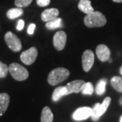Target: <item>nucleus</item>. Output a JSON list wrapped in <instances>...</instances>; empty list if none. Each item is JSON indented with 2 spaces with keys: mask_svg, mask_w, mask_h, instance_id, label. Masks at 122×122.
Returning <instances> with one entry per match:
<instances>
[{
  "mask_svg": "<svg viewBox=\"0 0 122 122\" xmlns=\"http://www.w3.org/2000/svg\"><path fill=\"white\" fill-rule=\"evenodd\" d=\"M9 72L12 77L17 81L26 80L29 77V72L23 66L13 62L8 66Z\"/></svg>",
  "mask_w": 122,
  "mask_h": 122,
  "instance_id": "7ed1b4c3",
  "label": "nucleus"
},
{
  "mask_svg": "<svg viewBox=\"0 0 122 122\" xmlns=\"http://www.w3.org/2000/svg\"><path fill=\"white\" fill-rule=\"evenodd\" d=\"M94 62V54L90 50H86L82 55V66L85 72L91 69Z\"/></svg>",
  "mask_w": 122,
  "mask_h": 122,
  "instance_id": "0eeeda50",
  "label": "nucleus"
},
{
  "mask_svg": "<svg viewBox=\"0 0 122 122\" xmlns=\"http://www.w3.org/2000/svg\"><path fill=\"white\" fill-rule=\"evenodd\" d=\"M53 113L48 107H45L41 112V122H53Z\"/></svg>",
  "mask_w": 122,
  "mask_h": 122,
  "instance_id": "dca6fc26",
  "label": "nucleus"
},
{
  "mask_svg": "<svg viewBox=\"0 0 122 122\" xmlns=\"http://www.w3.org/2000/svg\"><path fill=\"white\" fill-rule=\"evenodd\" d=\"M46 26L49 30H54L58 28H61L62 26V20L61 18L57 17L52 20L47 22Z\"/></svg>",
  "mask_w": 122,
  "mask_h": 122,
  "instance_id": "a211bd4d",
  "label": "nucleus"
},
{
  "mask_svg": "<svg viewBox=\"0 0 122 122\" xmlns=\"http://www.w3.org/2000/svg\"><path fill=\"white\" fill-rule=\"evenodd\" d=\"M59 14V11L56 8H49L45 10L41 13V18L44 22H50L56 18Z\"/></svg>",
  "mask_w": 122,
  "mask_h": 122,
  "instance_id": "f8f14e48",
  "label": "nucleus"
},
{
  "mask_svg": "<svg viewBox=\"0 0 122 122\" xmlns=\"http://www.w3.org/2000/svg\"><path fill=\"white\" fill-rule=\"evenodd\" d=\"M107 80L105 79H102L98 82L96 87V93L98 95H102L106 90Z\"/></svg>",
  "mask_w": 122,
  "mask_h": 122,
  "instance_id": "aec40b11",
  "label": "nucleus"
},
{
  "mask_svg": "<svg viewBox=\"0 0 122 122\" xmlns=\"http://www.w3.org/2000/svg\"><path fill=\"white\" fill-rule=\"evenodd\" d=\"M50 3V0H37V4L40 7L48 6Z\"/></svg>",
  "mask_w": 122,
  "mask_h": 122,
  "instance_id": "b1692460",
  "label": "nucleus"
},
{
  "mask_svg": "<svg viewBox=\"0 0 122 122\" xmlns=\"http://www.w3.org/2000/svg\"><path fill=\"white\" fill-rule=\"evenodd\" d=\"M112 1L115 2V3H121V2H122V0H112Z\"/></svg>",
  "mask_w": 122,
  "mask_h": 122,
  "instance_id": "bb28decb",
  "label": "nucleus"
},
{
  "mask_svg": "<svg viewBox=\"0 0 122 122\" xmlns=\"http://www.w3.org/2000/svg\"><path fill=\"white\" fill-rule=\"evenodd\" d=\"M67 95V90L65 86H60L56 87L53 92L52 98L54 102H57L61 99L62 96Z\"/></svg>",
  "mask_w": 122,
  "mask_h": 122,
  "instance_id": "2eb2a0df",
  "label": "nucleus"
},
{
  "mask_svg": "<svg viewBox=\"0 0 122 122\" xmlns=\"http://www.w3.org/2000/svg\"><path fill=\"white\" fill-rule=\"evenodd\" d=\"M120 122H122V115L121 116V117H120Z\"/></svg>",
  "mask_w": 122,
  "mask_h": 122,
  "instance_id": "c756f323",
  "label": "nucleus"
},
{
  "mask_svg": "<svg viewBox=\"0 0 122 122\" xmlns=\"http://www.w3.org/2000/svg\"><path fill=\"white\" fill-rule=\"evenodd\" d=\"M111 102V98L110 97L105 98V100H103L102 103H96L92 108V115L91 117L93 121H98L99 118L105 113L109 107Z\"/></svg>",
  "mask_w": 122,
  "mask_h": 122,
  "instance_id": "20e7f679",
  "label": "nucleus"
},
{
  "mask_svg": "<svg viewBox=\"0 0 122 122\" xmlns=\"http://www.w3.org/2000/svg\"><path fill=\"white\" fill-rule=\"evenodd\" d=\"M5 41L8 48L14 52H19L22 48V44L20 39L11 31H8L5 35Z\"/></svg>",
  "mask_w": 122,
  "mask_h": 122,
  "instance_id": "39448f33",
  "label": "nucleus"
},
{
  "mask_svg": "<svg viewBox=\"0 0 122 122\" xmlns=\"http://www.w3.org/2000/svg\"><path fill=\"white\" fill-rule=\"evenodd\" d=\"M9 69L7 65L0 61V78H4L8 73Z\"/></svg>",
  "mask_w": 122,
  "mask_h": 122,
  "instance_id": "4be33fe9",
  "label": "nucleus"
},
{
  "mask_svg": "<svg viewBox=\"0 0 122 122\" xmlns=\"http://www.w3.org/2000/svg\"><path fill=\"white\" fill-rule=\"evenodd\" d=\"M69 71L63 67L56 68L50 71L48 77V81L51 86H56L64 81L69 77Z\"/></svg>",
  "mask_w": 122,
  "mask_h": 122,
  "instance_id": "f03ea898",
  "label": "nucleus"
},
{
  "mask_svg": "<svg viewBox=\"0 0 122 122\" xmlns=\"http://www.w3.org/2000/svg\"><path fill=\"white\" fill-rule=\"evenodd\" d=\"M96 54L101 62H106L109 61L110 58L111 51L107 46L104 44H100L96 47Z\"/></svg>",
  "mask_w": 122,
  "mask_h": 122,
  "instance_id": "9b49d317",
  "label": "nucleus"
},
{
  "mask_svg": "<svg viewBox=\"0 0 122 122\" xmlns=\"http://www.w3.org/2000/svg\"><path fill=\"white\" fill-rule=\"evenodd\" d=\"M24 12L23 10L21 8H11L7 12V16L9 19H15L16 18L22 16Z\"/></svg>",
  "mask_w": 122,
  "mask_h": 122,
  "instance_id": "f3484780",
  "label": "nucleus"
},
{
  "mask_svg": "<svg viewBox=\"0 0 122 122\" xmlns=\"http://www.w3.org/2000/svg\"><path fill=\"white\" fill-rule=\"evenodd\" d=\"M86 82L83 80H74L70 83H68L65 86L67 90V95L72 93H79L81 92Z\"/></svg>",
  "mask_w": 122,
  "mask_h": 122,
  "instance_id": "9d476101",
  "label": "nucleus"
},
{
  "mask_svg": "<svg viewBox=\"0 0 122 122\" xmlns=\"http://www.w3.org/2000/svg\"><path fill=\"white\" fill-rule=\"evenodd\" d=\"M37 50L35 47H31L29 50L22 52L20 54V60L26 65H32L37 56Z\"/></svg>",
  "mask_w": 122,
  "mask_h": 122,
  "instance_id": "423d86ee",
  "label": "nucleus"
},
{
  "mask_svg": "<svg viewBox=\"0 0 122 122\" xmlns=\"http://www.w3.org/2000/svg\"><path fill=\"white\" fill-rule=\"evenodd\" d=\"M83 22L86 26L89 28L101 27L106 25L107 18L100 12L94 11L86 15Z\"/></svg>",
  "mask_w": 122,
  "mask_h": 122,
  "instance_id": "f257e3e1",
  "label": "nucleus"
},
{
  "mask_svg": "<svg viewBox=\"0 0 122 122\" xmlns=\"http://www.w3.org/2000/svg\"><path fill=\"white\" fill-rule=\"evenodd\" d=\"M25 26V22L23 20H19L18 22V25L16 26V29L18 30H21L23 29Z\"/></svg>",
  "mask_w": 122,
  "mask_h": 122,
  "instance_id": "a878e982",
  "label": "nucleus"
},
{
  "mask_svg": "<svg viewBox=\"0 0 122 122\" xmlns=\"http://www.w3.org/2000/svg\"><path fill=\"white\" fill-rule=\"evenodd\" d=\"M119 72H120V74L122 75V66H121V68H120V70H119Z\"/></svg>",
  "mask_w": 122,
  "mask_h": 122,
  "instance_id": "c85d7f7f",
  "label": "nucleus"
},
{
  "mask_svg": "<svg viewBox=\"0 0 122 122\" xmlns=\"http://www.w3.org/2000/svg\"><path fill=\"white\" fill-rule=\"evenodd\" d=\"M78 8L86 14L94 11L91 5V1L90 0H80L78 4Z\"/></svg>",
  "mask_w": 122,
  "mask_h": 122,
  "instance_id": "4468645a",
  "label": "nucleus"
},
{
  "mask_svg": "<svg viewBox=\"0 0 122 122\" xmlns=\"http://www.w3.org/2000/svg\"><path fill=\"white\" fill-rule=\"evenodd\" d=\"M94 89L92 83L91 82H87L85 83L81 92L84 95H92L94 93Z\"/></svg>",
  "mask_w": 122,
  "mask_h": 122,
  "instance_id": "412c9836",
  "label": "nucleus"
},
{
  "mask_svg": "<svg viewBox=\"0 0 122 122\" xmlns=\"http://www.w3.org/2000/svg\"><path fill=\"white\" fill-rule=\"evenodd\" d=\"M119 104L122 106V96L120 98V99H119Z\"/></svg>",
  "mask_w": 122,
  "mask_h": 122,
  "instance_id": "cd10ccee",
  "label": "nucleus"
},
{
  "mask_svg": "<svg viewBox=\"0 0 122 122\" xmlns=\"http://www.w3.org/2000/svg\"><path fill=\"white\" fill-rule=\"evenodd\" d=\"M33 0H15V5L18 8H25L31 4Z\"/></svg>",
  "mask_w": 122,
  "mask_h": 122,
  "instance_id": "5701e85b",
  "label": "nucleus"
},
{
  "mask_svg": "<svg viewBox=\"0 0 122 122\" xmlns=\"http://www.w3.org/2000/svg\"><path fill=\"white\" fill-rule=\"evenodd\" d=\"M111 83L112 87L117 91L118 92L122 93V77L119 76H115L112 77L111 80Z\"/></svg>",
  "mask_w": 122,
  "mask_h": 122,
  "instance_id": "6ab92c4d",
  "label": "nucleus"
},
{
  "mask_svg": "<svg viewBox=\"0 0 122 122\" xmlns=\"http://www.w3.org/2000/svg\"><path fill=\"white\" fill-rule=\"evenodd\" d=\"M66 34L62 30H59L55 33L53 38V44L57 50H62L66 45Z\"/></svg>",
  "mask_w": 122,
  "mask_h": 122,
  "instance_id": "6e6552de",
  "label": "nucleus"
},
{
  "mask_svg": "<svg viewBox=\"0 0 122 122\" xmlns=\"http://www.w3.org/2000/svg\"><path fill=\"white\" fill-rule=\"evenodd\" d=\"M92 115V109L90 107H84L77 109L73 114V118L75 121L86 120Z\"/></svg>",
  "mask_w": 122,
  "mask_h": 122,
  "instance_id": "1a4fd4ad",
  "label": "nucleus"
},
{
  "mask_svg": "<svg viewBox=\"0 0 122 122\" xmlns=\"http://www.w3.org/2000/svg\"><path fill=\"white\" fill-rule=\"evenodd\" d=\"M36 26H35V24H30V25L28 27V29H27V32L29 35H33L34 33V30H35V29Z\"/></svg>",
  "mask_w": 122,
  "mask_h": 122,
  "instance_id": "393cba45",
  "label": "nucleus"
},
{
  "mask_svg": "<svg viewBox=\"0 0 122 122\" xmlns=\"http://www.w3.org/2000/svg\"><path fill=\"white\" fill-rule=\"evenodd\" d=\"M10 96L7 93L0 94V116H2L8 107Z\"/></svg>",
  "mask_w": 122,
  "mask_h": 122,
  "instance_id": "ddd939ff",
  "label": "nucleus"
}]
</instances>
